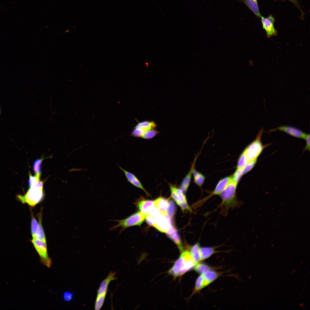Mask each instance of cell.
Returning <instances> with one entry per match:
<instances>
[{
  "instance_id": "cell-36",
  "label": "cell",
  "mask_w": 310,
  "mask_h": 310,
  "mask_svg": "<svg viewBox=\"0 0 310 310\" xmlns=\"http://www.w3.org/2000/svg\"><path fill=\"white\" fill-rule=\"evenodd\" d=\"M292 3L294 5L297 7L300 11L301 13V18H304L305 13L301 8V7L299 5V1L297 0H287Z\"/></svg>"
},
{
  "instance_id": "cell-31",
  "label": "cell",
  "mask_w": 310,
  "mask_h": 310,
  "mask_svg": "<svg viewBox=\"0 0 310 310\" xmlns=\"http://www.w3.org/2000/svg\"><path fill=\"white\" fill-rule=\"evenodd\" d=\"M38 222L34 217H32L31 224V230L32 238H35L38 226Z\"/></svg>"
},
{
  "instance_id": "cell-30",
  "label": "cell",
  "mask_w": 310,
  "mask_h": 310,
  "mask_svg": "<svg viewBox=\"0 0 310 310\" xmlns=\"http://www.w3.org/2000/svg\"><path fill=\"white\" fill-rule=\"evenodd\" d=\"M41 174H36L34 175H32L31 173L29 175V178L28 183L30 187H31L35 185L40 181Z\"/></svg>"
},
{
  "instance_id": "cell-4",
  "label": "cell",
  "mask_w": 310,
  "mask_h": 310,
  "mask_svg": "<svg viewBox=\"0 0 310 310\" xmlns=\"http://www.w3.org/2000/svg\"><path fill=\"white\" fill-rule=\"evenodd\" d=\"M117 273L111 272L108 275L100 284L97 290L94 304V309H100L103 305L107 292L109 283L112 281L117 279L115 275Z\"/></svg>"
},
{
  "instance_id": "cell-37",
  "label": "cell",
  "mask_w": 310,
  "mask_h": 310,
  "mask_svg": "<svg viewBox=\"0 0 310 310\" xmlns=\"http://www.w3.org/2000/svg\"><path fill=\"white\" fill-rule=\"evenodd\" d=\"M310 135L309 134H306V135L304 139L305 140L306 145L304 149V150H310Z\"/></svg>"
},
{
  "instance_id": "cell-39",
  "label": "cell",
  "mask_w": 310,
  "mask_h": 310,
  "mask_svg": "<svg viewBox=\"0 0 310 310\" xmlns=\"http://www.w3.org/2000/svg\"><path fill=\"white\" fill-rule=\"evenodd\" d=\"M1 106H0V115H1Z\"/></svg>"
},
{
  "instance_id": "cell-17",
  "label": "cell",
  "mask_w": 310,
  "mask_h": 310,
  "mask_svg": "<svg viewBox=\"0 0 310 310\" xmlns=\"http://www.w3.org/2000/svg\"><path fill=\"white\" fill-rule=\"evenodd\" d=\"M135 205L140 211L146 215L149 209L153 206L154 203L152 200L140 199L135 203Z\"/></svg>"
},
{
  "instance_id": "cell-13",
  "label": "cell",
  "mask_w": 310,
  "mask_h": 310,
  "mask_svg": "<svg viewBox=\"0 0 310 310\" xmlns=\"http://www.w3.org/2000/svg\"><path fill=\"white\" fill-rule=\"evenodd\" d=\"M279 130L293 137L304 139L306 135L302 131L296 127L290 126H282L271 129L270 132Z\"/></svg>"
},
{
  "instance_id": "cell-15",
  "label": "cell",
  "mask_w": 310,
  "mask_h": 310,
  "mask_svg": "<svg viewBox=\"0 0 310 310\" xmlns=\"http://www.w3.org/2000/svg\"><path fill=\"white\" fill-rule=\"evenodd\" d=\"M168 236L177 245L180 251H183V248L179 234L173 224H171L170 229L167 232Z\"/></svg>"
},
{
  "instance_id": "cell-10",
  "label": "cell",
  "mask_w": 310,
  "mask_h": 310,
  "mask_svg": "<svg viewBox=\"0 0 310 310\" xmlns=\"http://www.w3.org/2000/svg\"><path fill=\"white\" fill-rule=\"evenodd\" d=\"M260 18L262 28L265 30L267 36L270 38L276 35L277 32L274 26L275 18L272 15L270 14L266 17L261 16Z\"/></svg>"
},
{
  "instance_id": "cell-26",
  "label": "cell",
  "mask_w": 310,
  "mask_h": 310,
  "mask_svg": "<svg viewBox=\"0 0 310 310\" xmlns=\"http://www.w3.org/2000/svg\"><path fill=\"white\" fill-rule=\"evenodd\" d=\"M193 269L197 273L202 274L211 270V267L206 264L199 262L195 264Z\"/></svg>"
},
{
  "instance_id": "cell-18",
  "label": "cell",
  "mask_w": 310,
  "mask_h": 310,
  "mask_svg": "<svg viewBox=\"0 0 310 310\" xmlns=\"http://www.w3.org/2000/svg\"><path fill=\"white\" fill-rule=\"evenodd\" d=\"M256 16L260 18L261 16L259 7L258 0H240Z\"/></svg>"
},
{
  "instance_id": "cell-6",
  "label": "cell",
  "mask_w": 310,
  "mask_h": 310,
  "mask_svg": "<svg viewBox=\"0 0 310 310\" xmlns=\"http://www.w3.org/2000/svg\"><path fill=\"white\" fill-rule=\"evenodd\" d=\"M145 214L140 211L137 212L124 219L115 220L118 223L111 227V230H114L119 227L121 228V232L130 227L140 226L145 220Z\"/></svg>"
},
{
  "instance_id": "cell-25",
  "label": "cell",
  "mask_w": 310,
  "mask_h": 310,
  "mask_svg": "<svg viewBox=\"0 0 310 310\" xmlns=\"http://www.w3.org/2000/svg\"><path fill=\"white\" fill-rule=\"evenodd\" d=\"M202 274L210 284L216 279L219 275L218 272L211 270Z\"/></svg>"
},
{
  "instance_id": "cell-11",
  "label": "cell",
  "mask_w": 310,
  "mask_h": 310,
  "mask_svg": "<svg viewBox=\"0 0 310 310\" xmlns=\"http://www.w3.org/2000/svg\"><path fill=\"white\" fill-rule=\"evenodd\" d=\"M172 220V218L159 214L155 218L154 227L161 232L167 233L173 223Z\"/></svg>"
},
{
  "instance_id": "cell-29",
  "label": "cell",
  "mask_w": 310,
  "mask_h": 310,
  "mask_svg": "<svg viewBox=\"0 0 310 310\" xmlns=\"http://www.w3.org/2000/svg\"><path fill=\"white\" fill-rule=\"evenodd\" d=\"M43 159L38 158L34 162L33 165V170L36 174H41V166Z\"/></svg>"
},
{
  "instance_id": "cell-9",
  "label": "cell",
  "mask_w": 310,
  "mask_h": 310,
  "mask_svg": "<svg viewBox=\"0 0 310 310\" xmlns=\"http://www.w3.org/2000/svg\"><path fill=\"white\" fill-rule=\"evenodd\" d=\"M171 196L177 204L182 210L186 209L188 207L185 193L179 188L175 185L169 183Z\"/></svg>"
},
{
  "instance_id": "cell-22",
  "label": "cell",
  "mask_w": 310,
  "mask_h": 310,
  "mask_svg": "<svg viewBox=\"0 0 310 310\" xmlns=\"http://www.w3.org/2000/svg\"><path fill=\"white\" fill-rule=\"evenodd\" d=\"M209 284L203 275L200 274L196 280L193 292L199 291Z\"/></svg>"
},
{
  "instance_id": "cell-21",
  "label": "cell",
  "mask_w": 310,
  "mask_h": 310,
  "mask_svg": "<svg viewBox=\"0 0 310 310\" xmlns=\"http://www.w3.org/2000/svg\"><path fill=\"white\" fill-rule=\"evenodd\" d=\"M41 214V212L40 214H39L38 216L39 219L38 224L35 238L46 243V237L42 225V215Z\"/></svg>"
},
{
  "instance_id": "cell-1",
  "label": "cell",
  "mask_w": 310,
  "mask_h": 310,
  "mask_svg": "<svg viewBox=\"0 0 310 310\" xmlns=\"http://www.w3.org/2000/svg\"><path fill=\"white\" fill-rule=\"evenodd\" d=\"M196 264L190 251H183L168 273L174 277H179L193 268Z\"/></svg>"
},
{
  "instance_id": "cell-33",
  "label": "cell",
  "mask_w": 310,
  "mask_h": 310,
  "mask_svg": "<svg viewBox=\"0 0 310 310\" xmlns=\"http://www.w3.org/2000/svg\"><path fill=\"white\" fill-rule=\"evenodd\" d=\"M257 160H255L248 162L243 168V175L245 174L252 170L255 165Z\"/></svg>"
},
{
  "instance_id": "cell-28",
  "label": "cell",
  "mask_w": 310,
  "mask_h": 310,
  "mask_svg": "<svg viewBox=\"0 0 310 310\" xmlns=\"http://www.w3.org/2000/svg\"><path fill=\"white\" fill-rule=\"evenodd\" d=\"M248 162L246 156L243 152L241 154L238 159L237 168H243Z\"/></svg>"
},
{
  "instance_id": "cell-23",
  "label": "cell",
  "mask_w": 310,
  "mask_h": 310,
  "mask_svg": "<svg viewBox=\"0 0 310 310\" xmlns=\"http://www.w3.org/2000/svg\"><path fill=\"white\" fill-rule=\"evenodd\" d=\"M215 249L210 247H201L200 251L201 261L208 258L216 252Z\"/></svg>"
},
{
  "instance_id": "cell-7",
  "label": "cell",
  "mask_w": 310,
  "mask_h": 310,
  "mask_svg": "<svg viewBox=\"0 0 310 310\" xmlns=\"http://www.w3.org/2000/svg\"><path fill=\"white\" fill-rule=\"evenodd\" d=\"M31 242L38 254L41 262L48 268H50L51 260L48 255L46 243L36 238H32Z\"/></svg>"
},
{
  "instance_id": "cell-3",
  "label": "cell",
  "mask_w": 310,
  "mask_h": 310,
  "mask_svg": "<svg viewBox=\"0 0 310 310\" xmlns=\"http://www.w3.org/2000/svg\"><path fill=\"white\" fill-rule=\"evenodd\" d=\"M44 196L43 188H39L34 185L30 187L24 195H19L17 197L22 203L34 207L41 201Z\"/></svg>"
},
{
  "instance_id": "cell-35",
  "label": "cell",
  "mask_w": 310,
  "mask_h": 310,
  "mask_svg": "<svg viewBox=\"0 0 310 310\" xmlns=\"http://www.w3.org/2000/svg\"><path fill=\"white\" fill-rule=\"evenodd\" d=\"M158 210L155 207H152L148 210V213L156 218L160 214Z\"/></svg>"
},
{
  "instance_id": "cell-2",
  "label": "cell",
  "mask_w": 310,
  "mask_h": 310,
  "mask_svg": "<svg viewBox=\"0 0 310 310\" xmlns=\"http://www.w3.org/2000/svg\"><path fill=\"white\" fill-rule=\"evenodd\" d=\"M237 186L231 180L219 195L222 201L218 208H221L222 213L224 215L227 214L230 209L236 207L239 205L236 197Z\"/></svg>"
},
{
  "instance_id": "cell-12",
  "label": "cell",
  "mask_w": 310,
  "mask_h": 310,
  "mask_svg": "<svg viewBox=\"0 0 310 310\" xmlns=\"http://www.w3.org/2000/svg\"><path fill=\"white\" fill-rule=\"evenodd\" d=\"M231 180V176H227L221 179L217 183L214 189L209 195L202 199L198 203L202 204L210 197L214 195H219Z\"/></svg>"
},
{
  "instance_id": "cell-38",
  "label": "cell",
  "mask_w": 310,
  "mask_h": 310,
  "mask_svg": "<svg viewBox=\"0 0 310 310\" xmlns=\"http://www.w3.org/2000/svg\"><path fill=\"white\" fill-rule=\"evenodd\" d=\"M72 294L69 292H65L63 294L64 299L66 301H70L72 298Z\"/></svg>"
},
{
  "instance_id": "cell-14",
  "label": "cell",
  "mask_w": 310,
  "mask_h": 310,
  "mask_svg": "<svg viewBox=\"0 0 310 310\" xmlns=\"http://www.w3.org/2000/svg\"><path fill=\"white\" fill-rule=\"evenodd\" d=\"M118 166L120 169L124 173L128 182L134 186L142 189L147 195H149V193L145 189L140 181L134 174L125 170L119 165Z\"/></svg>"
},
{
  "instance_id": "cell-27",
  "label": "cell",
  "mask_w": 310,
  "mask_h": 310,
  "mask_svg": "<svg viewBox=\"0 0 310 310\" xmlns=\"http://www.w3.org/2000/svg\"><path fill=\"white\" fill-rule=\"evenodd\" d=\"M243 175V168H237L234 174L231 176V181L237 185Z\"/></svg>"
},
{
  "instance_id": "cell-24",
  "label": "cell",
  "mask_w": 310,
  "mask_h": 310,
  "mask_svg": "<svg viewBox=\"0 0 310 310\" xmlns=\"http://www.w3.org/2000/svg\"><path fill=\"white\" fill-rule=\"evenodd\" d=\"M200 247L199 244L197 243L190 249V251L196 263L201 261L200 251Z\"/></svg>"
},
{
  "instance_id": "cell-5",
  "label": "cell",
  "mask_w": 310,
  "mask_h": 310,
  "mask_svg": "<svg viewBox=\"0 0 310 310\" xmlns=\"http://www.w3.org/2000/svg\"><path fill=\"white\" fill-rule=\"evenodd\" d=\"M263 131L264 129L262 128L258 133L255 139L243 151L248 162L257 160L264 149V147L261 141Z\"/></svg>"
},
{
  "instance_id": "cell-19",
  "label": "cell",
  "mask_w": 310,
  "mask_h": 310,
  "mask_svg": "<svg viewBox=\"0 0 310 310\" xmlns=\"http://www.w3.org/2000/svg\"><path fill=\"white\" fill-rule=\"evenodd\" d=\"M195 160L196 159L193 163L192 170V174L193 177L194 182L198 186L201 187L204 182L205 177L202 173L198 172L195 169L194 165Z\"/></svg>"
},
{
  "instance_id": "cell-40",
  "label": "cell",
  "mask_w": 310,
  "mask_h": 310,
  "mask_svg": "<svg viewBox=\"0 0 310 310\" xmlns=\"http://www.w3.org/2000/svg\"><path fill=\"white\" fill-rule=\"evenodd\" d=\"M300 306H303V304H302V303H301L300 304Z\"/></svg>"
},
{
  "instance_id": "cell-20",
  "label": "cell",
  "mask_w": 310,
  "mask_h": 310,
  "mask_svg": "<svg viewBox=\"0 0 310 310\" xmlns=\"http://www.w3.org/2000/svg\"><path fill=\"white\" fill-rule=\"evenodd\" d=\"M193 165V163L190 170L184 178L180 185V188L184 193L187 191L190 183Z\"/></svg>"
},
{
  "instance_id": "cell-32",
  "label": "cell",
  "mask_w": 310,
  "mask_h": 310,
  "mask_svg": "<svg viewBox=\"0 0 310 310\" xmlns=\"http://www.w3.org/2000/svg\"><path fill=\"white\" fill-rule=\"evenodd\" d=\"M176 210V207L174 203L171 200L169 201V205L167 210V216L172 218L175 213Z\"/></svg>"
},
{
  "instance_id": "cell-8",
  "label": "cell",
  "mask_w": 310,
  "mask_h": 310,
  "mask_svg": "<svg viewBox=\"0 0 310 310\" xmlns=\"http://www.w3.org/2000/svg\"><path fill=\"white\" fill-rule=\"evenodd\" d=\"M156 126L155 123L153 121H140L133 128L131 135L134 137L142 138L148 131L155 129Z\"/></svg>"
},
{
  "instance_id": "cell-16",
  "label": "cell",
  "mask_w": 310,
  "mask_h": 310,
  "mask_svg": "<svg viewBox=\"0 0 310 310\" xmlns=\"http://www.w3.org/2000/svg\"><path fill=\"white\" fill-rule=\"evenodd\" d=\"M154 206L158 210L160 213L167 216V210L169 205V201L165 198L160 197L154 201Z\"/></svg>"
},
{
  "instance_id": "cell-34",
  "label": "cell",
  "mask_w": 310,
  "mask_h": 310,
  "mask_svg": "<svg viewBox=\"0 0 310 310\" xmlns=\"http://www.w3.org/2000/svg\"><path fill=\"white\" fill-rule=\"evenodd\" d=\"M147 223L150 226H154L155 221V218L148 213L145 215V218Z\"/></svg>"
}]
</instances>
